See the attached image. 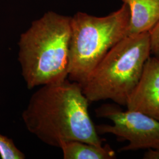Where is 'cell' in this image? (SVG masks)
I'll use <instances>...</instances> for the list:
<instances>
[{
  "label": "cell",
  "mask_w": 159,
  "mask_h": 159,
  "mask_svg": "<svg viewBox=\"0 0 159 159\" xmlns=\"http://www.w3.org/2000/svg\"><path fill=\"white\" fill-rule=\"evenodd\" d=\"M89 103L82 85L67 79L40 86L30 97L22 119L30 133L52 147L60 148L69 141L102 146Z\"/></svg>",
  "instance_id": "6da1fadb"
},
{
  "label": "cell",
  "mask_w": 159,
  "mask_h": 159,
  "mask_svg": "<svg viewBox=\"0 0 159 159\" xmlns=\"http://www.w3.org/2000/svg\"><path fill=\"white\" fill-rule=\"evenodd\" d=\"M71 17L48 11L21 34L18 60L27 87L68 79Z\"/></svg>",
  "instance_id": "7a4b0ae2"
},
{
  "label": "cell",
  "mask_w": 159,
  "mask_h": 159,
  "mask_svg": "<svg viewBox=\"0 0 159 159\" xmlns=\"http://www.w3.org/2000/svg\"><path fill=\"white\" fill-rule=\"evenodd\" d=\"M151 54L148 32L127 35L108 51L82 85L89 102L125 106Z\"/></svg>",
  "instance_id": "3957f363"
},
{
  "label": "cell",
  "mask_w": 159,
  "mask_h": 159,
  "mask_svg": "<svg viewBox=\"0 0 159 159\" xmlns=\"http://www.w3.org/2000/svg\"><path fill=\"white\" fill-rule=\"evenodd\" d=\"M129 6L104 17L78 12L71 17L68 79L82 85L107 53L127 35Z\"/></svg>",
  "instance_id": "277c9868"
},
{
  "label": "cell",
  "mask_w": 159,
  "mask_h": 159,
  "mask_svg": "<svg viewBox=\"0 0 159 159\" xmlns=\"http://www.w3.org/2000/svg\"><path fill=\"white\" fill-rule=\"evenodd\" d=\"M95 111L97 117L113 123L96 125L98 134H111L120 141L128 142L120 152L159 148V120L138 111H123L117 104H104Z\"/></svg>",
  "instance_id": "5b68a950"
},
{
  "label": "cell",
  "mask_w": 159,
  "mask_h": 159,
  "mask_svg": "<svg viewBox=\"0 0 159 159\" xmlns=\"http://www.w3.org/2000/svg\"><path fill=\"white\" fill-rule=\"evenodd\" d=\"M125 106L159 121V60L156 57H148Z\"/></svg>",
  "instance_id": "8992f818"
},
{
  "label": "cell",
  "mask_w": 159,
  "mask_h": 159,
  "mask_svg": "<svg viewBox=\"0 0 159 159\" xmlns=\"http://www.w3.org/2000/svg\"><path fill=\"white\" fill-rule=\"evenodd\" d=\"M130 9L127 35L148 32L159 21V0H121Z\"/></svg>",
  "instance_id": "52a82bcc"
},
{
  "label": "cell",
  "mask_w": 159,
  "mask_h": 159,
  "mask_svg": "<svg viewBox=\"0 0 159 159\" xmlns=\"http://www.w3.org/2000/svg\"><path fill=\"white\" fill-rule=\"evenodd\" d=\"M60 148L64 159H112L116 153L108 144L96 146L79 141H69L61 144Z\"/></svg>",
  "instance_id": "ba28073f"
},
{
  "label": "cell",
  "mask_w": 159,
  "mask_h": 159,
  "mask_svg": "<svg viewBox=\"0 0 159 159\" xmlns=\"http://www.w3.org/2000/svg\"><path fill=\"white\" fill-rule=\"evenodd\" d=\"M0 157L2 159H24L25 155L19 150L11 139L0 133Z\"/></svg>",
  "instance_id": "9c48e42d"
},
{
  "label": "cell",
  "mask_w": 159,
  "mask_h": 159,
  "mask_svg": "<svg viewBox=\"0 0 159 159\" xmlns=\"http://www.w3.org/2000/svg\"><path fill=\"white\" fill-rule=\"evenodd\" d=\"M151 53L159 60V21L148 31Z\"/></svg>",
  "instance_id": "30bf717a"
},
{
  "label": "cell",
  "mask_w": 159,
  "mask_h": 159,
  "mask_svg": "<svg viewBox=\"0 0 159 159\" xmlns=\"http://www.w3.org/2000/svg\"><path fill=\"white\" fill-rule=\"evenodd\" d=\"M143 159H159V147L156 148H150L144 153Z\"/></svg>",
  "instance_id": "8fae6325"
}]
</instances>
